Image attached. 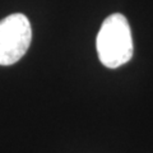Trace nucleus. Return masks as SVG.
<instances>
[{
	"mask_svg": "<svg viewBox=\"0 0 153 153\" xmlns=\"http://www.w3.org/2000/svg\"><path fill=\"white\" fill-rule=\"evenodd\" d=\"M96 47L100 61L108 69H116L133 57V37L125 16L115 13L103 21Z\"/></svg>",
	"mask_w": 153,
	"mask_h": 153,
	"instance_id": "nucleus-1",
	"label": "nucleus"
},
{
	"mask_svg": "<svg viewBox=\"0 0 153 153\" xmlns=\"http://www.w3.org/2000/svg\"><path fill=\"white\" fill-rule=\"evenodd\" d=\"M32 28L22 13L10 14L0 21V65H13L30 49Z\"/></svg>",
	"mask_w": 153,
	"mask_h": 153,
	"instance_id": "nucleus-2",
	"label": "nucleus"
}]
</instances>
